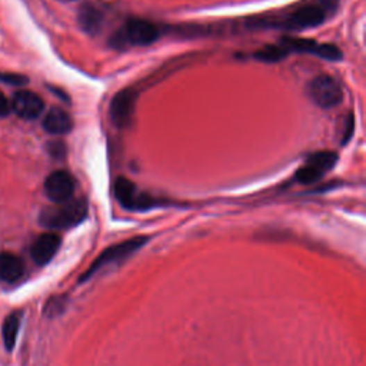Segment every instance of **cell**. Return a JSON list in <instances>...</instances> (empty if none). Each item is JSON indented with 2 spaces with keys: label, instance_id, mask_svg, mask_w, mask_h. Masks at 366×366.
<instances>
[{
  "label": "cell",
  "instance_id": "6da1fadb",
  "mask_svg": "<svg viewBox=\"0 0 366 366\" xmlns=\"http://www.w3.org/2000/svg\"><path fill=\"white\" fill-rule=\"evenodd\" d=\"M88 216V203L83 199L56 203L44 208L39 216V222L47 229H69L82 224Z\"/></svg>",
  "mask_w": 366,
  "mask_h": 366
},
{
  "label": "cell",
  "instance_id": "7a4b0ae2",
  "mask_svg": "<svg viewBox=\"0 0 366 366\" xmlns=\"http://www.w3.org/2000/svg\"><path fill=\"white\" fill-rule=\"evenodd\" d=\"M148 242V238L146 236H136L128 240H124L120 243H116V245L105 249L99 256L94 259V262L90 265L89 269L83 274V276L79 279V282H86L90 279L96 272H99L103 267L125 260L131 255H133L136 251H139L144 243Z\"/></svg>",
  "mask_w": 366,
  "mask_h": 366
},
{
  "label": "cell",
  "instance_id": "3957f363",
  "mask_svg": "<svg viewBox=\"0 0 366 366\" xmlns=\"http://www.w3.org/2000/svg\"><path fill=\"white\" fill-rule=\"evenodd\" d=\"M158 38H159V29L153 23L143 19H131L112 40L115 47H126V46H148L156 42Z\"/></svg>",
  "mask_w": 366,
  "mask_h": 366
},
{
  "label": "cell",
  "instance_id": "277c9868",
  "mask_svg": "<svg viewBox=\"0 0 366 366\" xmlns=\"http://www.w3.org/2000/svg\"><path fill=\"white\" fill-rule=\"evenodd\" d=\"M325 10L321 6H303L290 13L282 20H271L265 22L259 20L258 26H271V28H282V29H306L315 28L325 20Z\"/></svg>",
  "mask_w": 366,
  "mask_h": 366
},
{
  "label": "cell",
  "instance_id": "5b68a950",
  "mask_svg": "<svg viewBox=\"0 0 366 366\" xmlns=\"http://www.w3.org/2000/svg\"><path fill=\"white\" fill-rule=\"evenodd\" d=\"M309 97L310 99L324 109L333 108L342 102V88H340L339 82L328 75H321L315 78L308 88Z\"/></svg>",
  "mask_w": 366,
  "mask_h": 366
},
{
  "label": "cell",
  "instance_id": "8992f818",
  "mask_svg": "<svg viewBox=\"0 0 366 366\" xmlns=\"http://www.w3.org/2000/svg\"><path fill=\"white\" fill-rule=\"evenodd\" d=\"M115 197L122 206L129 210H148L160 205L158 199L138 193L136 186L125 178H119L115 182Z\"/></svg>",
  "mask_w": 366,
  "mask_h": 366
},
{
  "label": "cell",
  "instance_id": "52a82bcc",
  "mask_svg": "<svg viewBox=\"0 0 366 366\" xmlns=\"http://www.w3.org/2000/svg\"><path fill=\"white\" fill-rule=\"evenodd\" d=\"M338 158L333 152H316L308 158L305 165L297 172V181L302 185L318 182L335 166Z\"/></svg>",
  "mask_w": 366,
  "mask_h": 366
},
{
  "label": "cell",
  "instance_id": "ba28073f",
  "mask_svg": "<svg viewBox=\"0 0 366 366\" xmlns=\"http://www.w3.org/2000/svg\"><path fill=\"white\" fill-rule=\"evenodd\" d=\"M282 44L286 47V51L290 52H299V53H309L315 55L318 58L326 59V60H340L342 59V53L339 49L333 44L328 43H316L315 40L309 39H283Z\"/></svg>",
  "mask_w": 366,
  "mask_h": 366
},
{
  "label": "cell",
  "instance_id": "9c48e42d",
  "mask_svg": "<svg viewBox=\"0 0 366 366\" xmlns=\"http://www.w3.org/2000/svg\"><path fill=\"white\" fill-rule=\"evenodd\" d=\"M75 192V181L66 170H56L44 182L46 197L55 203H63L72 199Z\"/></svg>",
  "mask_w": 366,
  "mask_h": 366
},
{
  "label": "cell",
  "instance_id": "30bf717a",
  "mask_svg": "<svg viewBox=\"0 0 366 366\" xmlns=\"http://www.w3.org/2000/svg\"><path fill=\"white\" fill-rule=\"evenodd\" d=\"M135 101L136 93L133 89H124L112 97L109 115L113 125H116L117 128H125L129 124L135 108Z\"/></svg>",
  "mask_w": 366,
  "mask_h": 366
},
{
  "label": "cell",
  "instance_id": "8fae6325",
  "mask_svg": "<svg viewBox=\"0 0 366 366\" xmlns=\"http://www.w3.org/2000/svg\"><path fill=\"white\" fill-rule=\"evenodd\" d=\"M12 110L22 119L26 120H35L38 119L43 109H44V102L39 94L31 90H19L17 93L13 94L12 99Z\"/></svg>",
  "mask_w": 366,
  "mask_h": 366
},
{
  "label": "cell",
  "instance_id": "7c38bea8",
  "mask_svg": "<svg viewBox=\"0 0 366 366\" xmlns=\"http://www.w3.org/2000/svg\"><path fill=\"white\" fill-rule=\"evenodd\" d=\"M60 243H62V239L56 233L49 232V233L40 235L32 245V249H31L32 259L40 266L49 263L58 253L60 248Z\"/></svg>",
  "mask_w": 366,
  "mask_h": 366
},
{
  "label": "cell",
  "instance_id": "4fadbf2b",
  "mask_svg": "<svg viewBox=\"0 0 366 366\" xmlns=\"http://www.w3.org/2000/svg\"><path fill=\"white\" fill-rule=\"evenodd\" d=\"M43 128L47 133L66 135L73 128V120L67 112L59 108H53L47 112L43 119Z\"/></svg>",
  "mask_w": 366,
  "mask_h": 366
},
{
  "label": "cell",
  "instance_id": "5bb4252c",
  "mask_svg": "<svg viewBox=\"0 0 366 366\" xmlns=\"http://www.w3.org/2000/svg\"><path fill=\"white\" fill-rule=\"evenodd\" d=\"M24 272L23 260L9 252L0 253V281L9 283L17 282Z\"/></svg>",
  "mask_w": 366,
  "mask_h": 366
},
{
  "label": "cell",
  "instance_id": "9a60e30c",
  "mask_svg": "<svg viewBox=\"0 0 366 366\" xmlns=\"http://www.w3.org/2000/svg\"><path fill=\"white\" fill-rule=\"evenodd\" d=\"M19 328H20V313L13 312L5 319L3 328H2L3 342H5V348L8 351H13V348L16 345Z\"/></svg>",
  "mask_w": 366,
  "mask_h": 366
},
{
  "label": "cell",
  "instance_id": "2e32d148",
  "mask_svg": "<svg viewBox=\"0 0 366 366\" xmlns=\"http://www.w3.org/2000/svg\"><path fill=\"white\" fill-rule=\"evenodd\" d=\"M79 22L82 24V28L89 32V33H96L97 29L101 28L102 23V13L97 10L96 8L88 6L85 8L81 15H79Z\"/></svg>",
  "mask_w": 366,
  "mask_h": 366
},
{
  "label": "cell",
  "instance_id": "e0dca14e",
  "mask_svg": "<svg viewBox=\"0 0 366 366\" xmlns=\"http://www.w3.org/2000/svg\"><path fill=\"white\" fill-rule=\"evenodd\" d=\"M288 55H289V52L286 51V47L281 43L278 46H266V47L260 49V51H258L255 53V58L258 60H262L266 63H275V62L285 59Z\"/></svg>",
  "mask_w": 366,
  "mask_h": 366
},
{
  "label": "cell",
  "instance_id": "ac0fdd59",
  "mask_svg": "<svg viewBox=\"0 0 366 366\" xmlns=\"http://www.w3.org/2000/svg\"><path fill=\"white\" fill-rule=\"evenodd\" d=\"M0 82L10 86H24L29 83V79L23 75H16V73H0Z\"/></svg>",
  "mask_w": 366,
  "mask_h": 366
},
{
  "label": "cell",
  "instance_id": "d6986e66",
  "mask_svg": "<svg viewBox=\"0 0 366 366\" xmlns=\"http://www.w3.org/2000/svg\"><path fill=\"white\" fill-rule=\"evenodd\" d=\"M49 152H51V155L53 158L62 159V158H65L66 148L62 142H51V144H49Z\"/></svg>",
  "mask_w": 366,
  "mask_h": 366
},
{
  "label": "cell",
  "instance_id": "ffe728a7",
  "mask_svg": "<svg viewBox=\"0 0 366 366\" xmlns=\"http://www.w3.org/2000/svg\"><path fill=\"white\" fill-rule=\"evenodd\" d=\"M63 301L60 299V298H58V299H52L51 302H49L47 303V306H46V312L49 313V316H55V315H58V313H60L62 310H63V303H62Z\"/></svg>",
  "mask_w": 366,
  "mask_h": 366
},
{
  "label": "cell",
  "instance_id": "44dd1931",
  "mask_svg": "<svg viewBox=\"0 0 366 366\" xmlns=\"http://www.w3.org/2000/svg\"><path fill=\"white\" fill-rule=\"evenodd\" d=\"M12 112L10 102L6 99V96L0 92V116H8Z\"/></svg>",
  "mask_w": 366,
  "mask_h": 366
},
{
  "label": "cell",
  "instance_id": "7402d4cb",
  "mask_svg": "<svg viewBox=\"0 0 366 366\" xmlns=\"http://www.w3.org/2000/svg\"><path fill=\"white\" fill-rule=\"evenodd\" d=\"M338 0H321V8L326 12V10H332L333 8H336Z\"/></svg>",
  "mask_w": 366,
  "mask_h": 366
}]
</instances>
